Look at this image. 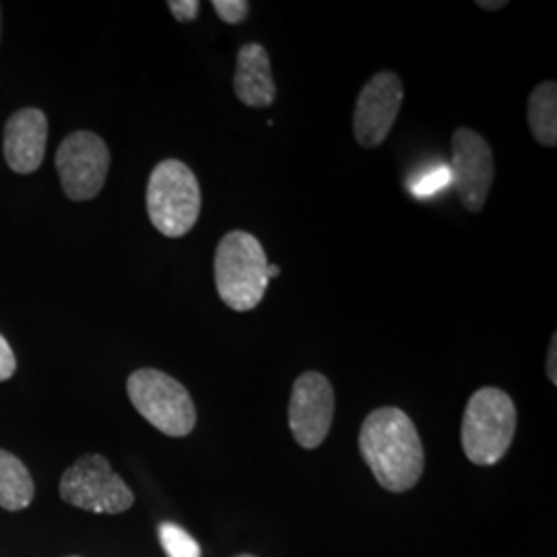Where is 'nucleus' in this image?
<instances>
[{"label":"nucleus","instance_id":"1","mask_svg":"<svg viewBox=\"0 0 557 557\" xmlns=\"http://www.w3.org/2000/svg\"><path fill=\"white\" fill-rule=\"evenodd\" d=\"M359 453L386 492L405 494L423 475L425 453L418 428L398 407H380L363 419Z\"/></svg>","mask_w":557,"mask_h":557},{"label":"nucleus","instance_id":"2","mask_svg":"<svg viewBox=\"0 0 557 557\" xmlns=\"http://www.w3.org/2000/svg\"><path fill=\"white\" fill-rule=\"evenodd\" d=\"M518 413L512 397L494 386L473 393L465 407L460 444L473 465L492 467L506 457L517 434Z\"/></svg>","mask_w":557,"mask_h":557},{"label":"nucleus","instance_id":"3","mask_svg":"<svg viewBox=\"0 0 557 557\" xmlns=\"http://www.w3.org/2000/svg\"><path fill=\"white\" fill-rule=\"evenodd\" d=\"M215 287L221 301L234 312H250L269 289V259L259 238L230 232L215 250Z\"/></svg>","mask_w":557,"mask_h":557},{"label":"nucleus","instance_id":"4","mask_svg":"<svg viewBox=\"0 0 557 557\" xmlns=\"http://www.w3.org/2000/svg\"><path fill=\"white\" fill-rule=\"evenodd\" d=\"M202 195L195 172L180 160H163L147 184V213L165 238L186 236L199 221Z\"/></svg>","mask_w":557,"mask_h":557},{"label":"nucleus","instance_id":"5","mask_svg":"<svg viewBox=\"0 0 557 557\" xmlns=\"http://www.w3.org/2000/svg\"><path fill=\"white\" fill-rule=\"evenodd\" d=\"M126 393L133 407L161 434L184 438L195 430V400L186 386L170 374L153 368H140L128 376Z\"/></svg>","mask_w":557,"mask_h":557},{"label":"nucleus","instance_id":"6","mask_svg":"<svg viewBox=\"0 0 557 557\" xmlns=\"http://www.w3.org/2000/svg\"><path fill=\"white\" fill-rule=\"evenodd\" d=\"M59 490L66 504L96 515H122L135 504L133 490L101 455L77 458L62 473Z\"/></svg>","mask_w":557,"mask_h":557},{"label":"nucleus","instance_id":"7","mask_svg":"<svg viewBox=\"0 0 557 557\" xmlns=\"http://www.w3.org/2000/svg\"><path fill=\"white\" fill-rule=\"evenodd\" d=\"M57 170L69 199H96L110 172V149L96 133L77 131L60 143Z\"/></svg>","mask_w":557,"mask_h":557},{"label":"nucleus","instance_id":"8","mask_svg":"<svg viewBox=\"0 0 557 557\" xmlns=\"http://www.w3.org/2000/svg\"><path fill=\"white\" fill-rule=\"evenodd\" d=\"M450 170L462 207L471 213H481L496 178L490 143L471 128H457L453 135Z\"/></svg>","mask_w":557,"mask_h":557},{"label":"nucleus","instance_id":"9","mask_svg":"<svg viewBox=\"0 0 557 557\" xmlns=\"http://www.w3.org/2000/svg\"><path fill=\"white\" fill-rule=\"evenodd\" d=\"M335 418V391L320 372H304L289 398V428L301 448L314 450L329 436Z\"/></svg>","mask_w":557,"mask_h":557},{"label":"nucleus","instance_id":"10","mask_svg":"<svg viewBox=\"0 0 557 557\" xmlns=\"http://www.w3.org/2000/svg\"><path fill=\"white\" fill-rule=\"evenodd\" d=\"M403 98V81L393 71H380L361 87L354 110V135L361 147L374 149L388 139Z\"/></svg>","mask_w":557,"mask_h":557},{"label":"nucleus","instance_id":"11","mask_svg":"<svg viewBox=\"0 0 557 557\" xmlns=\"http://www.w3.org/2000/svg\"><path fill=\"white\" fill-rule=\"evenodd\" d=\"M48 145V119L38 108L15 112L4 126V160L15 174H34Z\"/></svg>","mask_w":557,"mask_h":557},{"label":"nucleus","instance_id":"12","mask_svg":"<svg viewBox=\"0 0 557 557\" xmlns=\"http://www.w3.org/2000/svg\"><path fill=\"white\" fill-rule=\"evenodd\" d=\"M234 91L248 108H269L277 98V87L271 73V57L259 41H248L239 46Z\"/></svg>","mask_w":557,"mask_h":557},{"label":"nucleus","instance_id":"13","mask_svg":"<svg viewBox=\"0 0 557 557\" xmlns=\"http://www.w3.org/2000/svg\"><path fill=\"white\" fill-rule=\"evenodd\" d=\"M36 496L32 473L21 458L0 450V508L9 512L25 510Z\"/></svg>","mask_w":557,"mask_h":557},{"label":"nucleus","instance_id":"14","mask_svg":"<svg viewBox=\"0 0 557 557\" xmlns=\"http://www.w3.org/2000/svg\"><path fill=\"white\" fill-rule=\"evenodd\" d=\"M529 131L543 147L557 145V83L543 81L531 91L527 106Z\"/></svg>","mask_w":557,"mask_h":557},{"label":"nucleus","instance_id":"15","mask_svg":"<svg viewBox=\"0 0 557 557\" xmlns=\"http://www.w3.org/2000/svg\"><path fill=\"white\" fill-rule=\"evenodd\" d=\"M160 541L168 557H200V545L197 539H193V535H188L174 522L160 524Z\"/></svg>","mask_w":557,"mask_h":557},{"label":"nucleus","instance_id":"16","mask_svg":"<svg viewBox=\"0 0 557 557\" xmlns=\"http://www.w3.org/2000/svg\"><path fill=\"white\" fill-rule=\"evenodd\" d=\"M215 15L227 25H239L248 20L250 2L246 0H213L211 2Z\"/></svg>","mask_w":557,"mask_h":557},{"label":"nucleus","instance_id":"17","mask_svg":"<svg viewBox=\"0 0 557 557\" xmlns=\"http://www.w3.org/2000/svg\"><path fill=\"white\" fill-rule=\"evenodd\" d=\"M168 9L174 15V20L180 23H190L199 17L200 2L199 0H170Z\"/></svg>","mask_w":557,"mask_h":557},{"label":"nucleus","instance_id":"18","mask_svg":"<svg viewBox=\"0 0 557 557\" xmlns=\"http://www.w3.org/2000/svg\"><path fill=\"white\" fill-rule=\"evenodd\" d=\"M17 370V358L9 341L0 335V382L11 379Z\"/></svg>","mask_w":557,"mask_h":557},{"label":"nucleus","instance_id":"19","mask_svg":"<svg viewBox=\"0 0 557 557\" xmlns=\"http://www.w3.org/2000/svg\"><path fill=\"white\" fill-rule=\"evenodd\" d=\"M547 379L552 384H557V335H552L549 351H547Z\"/></svg>","mask_w":557,"mask_h":557},{"label":"nucleus","instance_id":"20","mask_svg":"<svg viewBox=\"0 0 557 557\" xmlns=\"http://www.w3.org/2000/svg\"><path fill=\"white\" fill-rule=\"evenodd\" d=\"M506 4H508L506 0H478L479 9H485V11H499Z\"/></svg>","mask_w":557,"mask_h":557},{"label":"nucleus","instance_id":"21","mask_svg":"<svg viewBox=\"0 0 557 557\" xmlns=\"http://www.w3.org/2000/svg\"><path fill=\"white\" fill-rule=\"evenodd\" d=\"M278 275H281V269H278L277 264H269V281L277 278Z\"/></svg>","mask_w":557,"mask_h":557},{"label":"nucleus","instance_id":"22","mask_svg":"<svg viewBox=\"0 0 557 557\" xmlns=\"http://www.w3.org/2000/svg\"><path fill=\"white\" fill-rule=\"evenodd\" d=\"M238 557H257V556H248V554H244V556H238Z\"/></svg>","mask_w":557,"mask_h":557},{"label":"nucleus","instance_id":"23","mask_svg":"<svg viewBox=\"0 0 557 557\" xmlns=\"http://www.w3.org/2000/svg\"><path fill=\"white\" fill-rule=\"evenodd\" d=\"M71 557H77V556H71Z\"/></svg>","mask_w":557,"mask_h":557}]
</instances>
